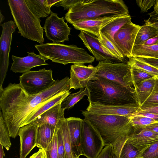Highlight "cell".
<instances>
[{
    "mask_svg": "<svg viewBox=\"0 0 158 158\" xmlns=\"http://www.w3.org/2000/svg\"><path fill=\"white\" fill-rule=\"evenodd\" d=\"M70 89L69 78L57 80L50 87L36 95H29L19 84L10 83L0 89V106L10 137L15 138L22 124L33 111L47 101Z\"/></svg>",
    "mask_w": 158,
    "mask_h": 158,
    "instance_id": "obj_1",
    "label": "cell"
},
{
    "mask_svg": "<svg viewBox=\"0 0 158 158\" xmlns=\"http://www.w3.org/2000/svg\"><path fill=\"white\" fill-rule=\"evenodd\" d=\"M88 120L99 133L104 146L111 145L114 158H117L122 147L134 132L129 117L117 115H97L82 111Z\"/></svg>",
    "mask_w": 158,
    "mask_h": 158,
    "instance_id": "obj_2",
    "label": "cell"
},
{
    "mask_svg": "<svg viewBox=\"0 0 158 158\" xmlns=\"http://www.w3.org/2000/svg\"><path fill=\"white\" fill-rule=\"evenodd\" d=\"M128 13V7L122 0H82L69 10L65 19L73 24L87 19Z\"/></svg>",
    "mask_w": 158,
    "mask_h": 158,
    "instance_id": "obj_3",
    "label": "cell"
},
{
    "mask_svg": "<svg viewBox=\"0 0 158 158\" xmlns=\"http://www.w3.org/2000/svg\"><path fill=\"white\" fill-rule=\"evenodd\" d=\"M89 102L109 105H123L136 103L134 91L103 77L89 81L87 85Z\"/></svg>",
    "mask_w": 158,
    "mask_h": 158,
    "instance_id": "obj_4",
    "label": "cell"
},
{
    "mask_svg": "<svg viewBox=\"0 0 158 158\" xmlns=\"http://www.w3.org/2000/svg\"><path fill=\"white\" fill-rule=\"evenodd\" d=\"M8 2L18 33L24 38L43 44L44 31L41 21L31 11L25 1L8 0Z\"/></svg>",
    "mask_w": 158,
    "mask_h": 158,
    "instance_id": "obj_5",
    "label": "cell"
},
{
    "mask_svg": "<svg viewBox=\"0 0 158 158\" xmlns=\"http://www.w3.org/2000/svg\"><path fill=\"white\" fill-rule=\"evenodd\" d=\"M35 46L40 55L52 62L64 65L69 63L91 64L95 60L84 48L73 44L52 43L36 44Z\"/></svg>",
    "mask_w": 158,
    "mask_h": 158,
    "instance_id": "obj_6",
    "label": "cell"
},
{
    "mask_svg": "<svg viewBox=\"0 0 158 158\" xmlns=\"http://www.w3.org/2000/svg\"><path fill=\"white\" fill-rule=\"evenodd\" d=\"M97 71L91 81L103 77L117 82L135 92L131 80V67L125 63L99 62Z\"/></svg>",
    "mask_w": 158,
    "mask_h": 158,
    "instance_id": "obj_7",
    "label": "cell"
},
{
    "mask_svg": "<svg viewBox=\"0 0 158 158\" xmlns=\"http://www.w3.org/2000/svg\"><path fill=\"white\" fill-rule=\"evenodd\" d=\"M52 71L45 68L38 71H29L19 77V84L29 95H36L50 87L56 81L52 77Z\"/></svg>",
    "mask_w": 158,
    "mask_h": 158,
    "instance_id": "obj_8",
    "label": "cell"
},
{
    "mask_svg": "<svg viewBox=\"0 0 158 158\" xmlns=\"http://www.w3.org/2000/svg\"><path fill=\"white\" fill-rule=\"evenodd\" d=\"M82 155L87 158H96L104 146L102 139L97 129L87 119L82 122Z\"/></svg>",
    "mask_w": 158,
    "mask_h": 158,
    "instance_id": "obj_9",
    "label": "cell"
},
{
    "mask_svg": "<svg viewBox=\"0 0 158 158\" xmlns=\"http://www.w3.org/2000/svg\"><path fill=\"white\" fill-rule=\"evenodd\" d=\"M97 61L112 63H125V58L117 57L109 51L98 37L88 32L81 31L78 35Z\"/></svg>",
    "mask_w": 158,
    "mask_h": 158,
    "instance_id": "obj_10",
    "label": "cell"
},
{
    "mask_svg": "<svg viewBox=\"0 0 158 158\" xmlns=\"http://www.w3.org/2000/svg\"><path fill=\"white\" fill-rule=\"evenodd\" d=\"M141 26L131 21L122 26L114 34L116 47L124 58L132 57V49L137 33Z\"/></svg>",
    "mask_w": 158,
    "mask_h": 158,
    "instance_id": "obj_11",
    "label": "cell"
},
{
    "mask_svg": "<svg viewBox=\"0 0 158 158\" xmlns=\"http://www.w3.org/2000/svg\"><path fill=\"white\" fill-rule=\"evenodd\" d=\"M2 30L0 38V89L5 78L9 64V55L13 33L17 26L12 20L2 24Z\"/></svg>",
    "mask_w": 158,
    "mask_h": 158,
    "instance_id": "obj_12",
    "label": "cell"
},
{
    "mask_svg": "<svg viewBox=\"0 0 158 158\" xmlns=\"http://www.w3.org/2000/svg\"><path fill=\"white\" fill-rule=\"evenodd\" d=\"M43 28L46 36L53 43L60 44L69 40L71 28L64 22V19L59 18L56 13L52 12L46 18Z\"/></svg>",
    "mask_w": 158,
    "mask_h": 158,
    "instance_id": "obj_13",
    "label": "cell"
},
{
    "mask_svg": "<svg viewBox=\"0 0 158 158\" xmlns=\"http://www.w3.org/2000/svg\"><path fill=\"white\" fill-rule=\"evenodd\" d=\"M86 110L97 115H117L129 117L138 111L140 106L136 103L119 106L103 104L98 102H89Z\"/></svg>",
    "mask_w": 158,
    "mask_h": 158,
    "instance_id": "obj_14",
    "label": "cell"
},
{
    "mask_svg": "<svg viewBox=\"0 0 158 158\" xmlns=\"http://www.w3.org/2000/svg\"><path fill=\"white\" fill-rule=\"evenodd\" d=\"M96 67L91 65L86 66L83 64L72 65L70 71V89L85 88L97 71Z\"/></svg>",
    "mask_w": 158,
    "mask_h": 158,
    "instance_id": "obj_15",
    "label": "cell"
},
{
    "mask_svg": "<svg viewBox=\"0 0 158 158\" xmlns=\"http://www.w3.org/2000/svg\"><path fill=\"white\" fill-rule=\"evenodd\" d=\"M27 53L28 55L24 57L12 56L13 62L10 70L13 72L23 73L33 67L48 64L45 62L48 59L40 54L37 55L33 52Z\"/></svg>",
    "mask_w": 158,
    "mask_h": 158,
    "instance_id": "obj_16",
    "label": "cell"
},
{
    "mask_svg": "<svg viewBox=\"0 0 158 158\" xmlns=\"http://www.w3.org/2000/svg\"><path fill=\"white\" fill-rule=\"evenodd\" d=\"M37 127V126L31 123L19 128L18 135L20 139V158H25L36 146Z\"/></svg>",
    "mask_w": 158,
    "mask_h": 158,
    "instance_id": "obj_17",
    "label": "cell"
},
{
    "mask_svg": "<svg viewBox=\"0 0 158 158\" xmlns=\"http://www.w3.org/2000/svg\"><path fill=\"white\" fill-rule=\"evenodd\" d=\"M158 142V133L144 127L134 129V132L126 141L141 152Z\"/></svg>",
    "mask_w": 158,
    "mask_h": 158,
    "instance_id": "obj_18",
    "label": "cell"
},
{
    "mask_svg": "<svg viewBox=\"0 0 158 158\" xmlns=\"http://www.w3.org/2000/svg\"><path fill=\"white\" fill-rule=\"evenodd\" d=\"M69 130L73 158L82 155L81 145L82 135V119L71 117L66 118Z\"/></svg>",
    "mask_w": 158,
    "mask_h": 158,
    "instance_id": "obj_19",
    "label": "cell"
},
{
    "mask_svg": "<svg viewBox=\"0 0 158 158\" xmlns=\"http://www.w3.org/2000/svg\"><path fill=\"white\" fill-rule=\"evenodd\" d=\"M120 16L112 15L94 19L86 20L73 23L74 28L93 34L98 38L100 35L101 29L107 23Z\"/></svg>",
    "mask_w": 158,
    "mask_h": 158,
    "instance_id": "obj_20",
    "label": "cell"
},
{
    "mask_svg": "<svg viewBox=\"0 0 158 158\" xmlns=\"http://www.w3.org/2000/svg\"><path fill=\"white\" fill-rule=\"evenodd\" d=\"M64 110L61 106V103L57 104L45 111L31 122L37 126L48 124L56 127L59 122L65 118Z\"/></svg>",
    "mask_w": 158,
    "mask_h": 158,
    "instance_id": "obj_21",
    "label": "cell"
},
{
    "mask_svg": "<svg viewBox=\"0 0 158 158\" xmlns=\"http://www.w3.org/2000/svg\"><path fill=\"white\" fill-rule=\"evenodd\" d=\"M70 93L69 91H67L60 94L39 106L29 114L24 121L21 127L30 123L34 120L39 116L57 104L61 103L63 99Z\"/></svg>",
    "mask_w": 158,
    "mask_h": 158,
    "instance_id": "obj_22",
    "label": "cell"
},
{
    "mask_svg": "<svg viewBox=\"0 0 158 158\" xmlns=\"http://www.w3.org/2000/svg\"><path fill=\"white\" fill-rule=\"evenodd\" d=\"M32 12L38 18L48 17L52 12L51 7L60 0H25Z\"/></svg>",
    "mask_w": 158,
    "mask_h": 158,
    "instance_id": "obj_23",
    "label": "cell"
},
{
    "mask_svg": "<svg viewBox=\"0 0 158 158\" xmlns=\"http://www.w3.org/2000/svg\"><path fill=\"white\" fill-rule=\"evenodd\" d=\"M131 16L129 14L119 16L104 26L100 30V32L103 34L116 47L114 40V34L122 26L131 21Z\"/></svg>",
    "mask_w": 158,
    "mask_h": 158,
    "instance_id": "obj_24",
    "label": "cell"
},
{
    "mask_svg": "<svg viewBox=\"0 0 158 158\" xmlns=\"http://www.w3.org/2000/svg\"><path fill=\"white\" fill-rule=\"evenodd\" d=\"M56 127L48 124L37 126L36 133V146L45 150L52 139Z\"/></svg>",
    "mask_w": 158,
    "mask_h": 158,
    "instance_id": "obj_25",
    "label": "cell"
},
{
    "mask_svg": "<svg viewBox=\"0 0 158 158\" xmlns=\"http://www.w3.org/2000/svg\"><path fill=\"white\" fill-rule=\"evenodd\" d=\"M156 78H152L143 81L134 88L135 102L140 106L151 94L155 85Z\"/></svg>",
    "mask_w": 158,
    "mask_h": 158,
    "instance_id": "obj_26",
    "label": "cell"
},
{
    "mask_svg": "<svg viewBox=\"0 0 158 158\" xmlns=\"http://www.w3.org/2000/svg\"><path fill=\"white\" fill-rule=\"evenodd\" d=\"M132 55L134 57L158 58V42L152 45H134Z\"/></svg>",
    "mask_w": 158,
    "mask_h": 158,
    "instance_id": "obj_27",
    "label": "cell"
},
{
    "mask_svg": "<svg viewBox=\"0 0 158 158\" xmlns=\"http://www.w3.org/2000/svg\"><path fill=\"white\" fill-rule=\"evenodd\" d=\"M158 36V28L145 24L141 26L137 34L134 45H142L148 39Z\"/></svg>",
    "mask_w": 158,
    "mask_h": 158,
    "instance_id": "obj_28",
    "label": "cell"
},
{
    "mask_svg": "<svg viewBox=\"0 0 158 158\" xmlns=\"http://www.w3.org/2000/svg\"><path fill=\"white\" fill-rule=\"evenodd\" d=\"M89 92L87 86L85 88L80 89L77 92L69 94L61 103V108L64 109H69L74 106L85 96L89 97Z\"/></svg>",
    "mask_w": 158,
    "mask_h": 158,
    "instance_id": "obj_29",
    "label": "cell"
},
{
    "mask_svg": "<svg viewBox=\"0 0 158 158\" xmlns=\"http://www.w3.org/2000/svg\"><path fill=\"white\" fill-rule=\"evenodd\" d=\"M62 131L65 150V158H73L72 144L67 122L65 118L60 121Z\"/></svg>",
    "mask_w": 158,
    "mask_h": 158,
    "instance_id": "obj_30",
    "label": "cell"
},
{
    "mask_svg": "<svg viewBox=\"0 0 158 158\" xmlns=\"http://www.w3.org/2000/svg\"><path fill=\"white\" fill-rule=\"evenodd\" d=\"M126 63L130 66L135 67L158 78V69L139 60L135 58L129 59Z\"/></svg>",
    "mask_w": 158,
    "mask_h": 158,
    "instance_id": "obj_31",
    "label": "cell"
},
{
    "mask_svg": "<svg viewBox=\"0 0 158 158\" xmlns=\"http://www.w3.org/2000/svg\"><path fill=\"white\" fill-rule=\"evenodd\" d=\"M0 143L8 151L11 145L10 136L2 111H0Z\"/></svg>",
    "mask_w": 158,
    "mask_h": 158,
    "instance_id": "obj_32",
    "label": "cell"
},
{
    "mask_svg": "<svg viewBox=\"0 0 158 158\" xmlns=\"http://www.w3.org/2000/svg\"><path fill=\"white\" fill-rule=\"evenodd\" d=\"M130 67L131 80L134 88L143 81L156 77L153 75L135 67L130 66Z\"/></svg>",
    "mask_w": 158,
    "mask_h": 158,
    "instance_id": "obj_33",
    "label": "cell"
},
{
    "mask_svg": "<svg viewBox=\"0 0 158 158\" xmlns=\"http://www.w3.org/2000/svg\"><path fill=\"white\" fill-rule=\"evenodd\" d=\"M141 152L131 144L126 143L117 158H137Z\"/></svg>",
    "mask_w": 158,
    "mask_h": 158,
    "instance_id": "obj_34",
    "label": "cell"
},
{
    "mask_svg": "<svg viewBox=\"0 0 158 158\" xmlns=\"http://www.w3.org/2000/svg\"><path fill=\"white\" fill-rule=\"evenodd\" d=\"M129 117L134 129L143 127L156 122L152 118L143 116L132 114Z\"/></svg>",
    "mask_w": 158,
    "mask_h": 158,
    "instance_id": "obj_35",
    "label": "cell"
},
{
    "mask_svg": "<svg viewBox=\"0 0 158 158\" xmlns=\"http://www.w3.org/2000/svg\"><path fill=\"white\" fill-rule=\"evenodd\" d=\"M60 121L56 127L57 139L58 158H65V153L63 137Z\"/></svg>",
    "mask_w": 158,
    "mask_h": 158,
    "instance_id": "obj_36",
    "label": "cell"
},
{
    "mask_svg": "<svg viewBox=\"0 0 158 158\" xmlns=\"http://www.w3.org/2000/svg\"><path fill=\"white\" fill-rule=\"evenodd\" d=\"M98 38L103 46L111 53L117 57L125 58L116 46L103 34L100 32V35Z\"/></svg>",
    "mask_w": 158,
    "mask_h": 158,
    "instance_id": "obj_37",
    "label": "cell"
},
{
    "mask_svg": "<svg viewBox=\"0 0 158 158\" xmlns=\"http://www.w3.org/2000/svg\"><path fill=\"white\" fill-rule=\"evenodd\" d=\"M45 150L47 158H58V153L56 128L53 137Z\"/></svg>",
    "mask_w": 158,
    "mask_h": 158,
    "instance_id": "obj_38",
    "label": "cell"
},
{
    "mask_svg": "<svg viewBox=\"0 0 158 158\" xmlns=\"http://www.w3.org/2000/svg\"><path fill=\"white\" fill-rule=\"evenodd\" d=\"M139 156L144 158H158V142L141 152Z\"/></svg>",
    "mask_w": 158,
    "mask_h": 158,
    "instance_id": "obj_39",
    "label": "cell"
},
{
    "mask_svg": "<svg viewBox=\"0 0 158 158\" xmlns=\"http://www.w3.org/2000/svg\"><path fill=\"white\" fill-rule=\"evenodd\" d=\"M157 104H158V78L156 77L155 85L151 94L141 106Z\"/></svg>",
    "mask_w": 158,
    "mask_h": 158,
    "instance_id": "obj_40",
    "label": "cell"
},
{
    "mask_svg": "<svg viewBox=\"0 0 158 158\" xmlns=\"http://www.w3.org/2000/svg\"><path fill=\"white\" fill-rule=\"evenodd\" d=\"M155 1V0H138L136 1V3L140 8L141 12L143 13L147 12L149 9L154 5Z\"/></svg>",
    "mask_w": 158,
    "mask_h": 158,
    "instance_id": "obj_41",
    "label": "cell"
},
{
    "mask_svg": "<svg viewBox=\"0 0 158 158\" xmlns=\"http://www.w3.org/2000/svg\"><path fill=\"white\" fill-rule=\"evenodd\" d=\"M82 0H62L55 3L53 6H62L64 10L69 9L81 2Z\"/></svg>",
    "mask_w": 158,
    "mask_h": 158,
    "instance_id": "obj_42",
    "label": "cell"
},
{
    "mask_svg": "<svg viewBox=\"0 0 158 158\" xmlns=\"http://www.w3.org/2000/svg\"><path fill=\"white\" fill-rule=\"evenodd\" d=\"M96 158H114L113 146L111 145L106 146Z\"/></svg>",
    "mask_w": 158,
    "mask_h": 158,
    "instance_id": "obj_43",
    "label": "cell"
},
{
    "mask_svg": "<svg viewBox=\"0 0 158 158\" xmlns=\"http://www.w3.org/2000/svg\"><path fill=\"white\" fill-rule=\"evenodd\" d=\"M138 111L158 114V104L140 106Z\"/></svg>",
    "mask_w": 158,
    "mask_h": 158,
    "instance_id": "obj_44",
    "label": "cell"
},
{
    "mask_svg": "<svg viewBox=\"0 0 158 158\" xmlns=\"http://www.w3.org/2000/svg\"><path fill=\"white\" fill-rule=\"evenodd\" d=\"M135 58L139 60L158 69V58L143 57Z\"/></svg>",
    "mask_w": 158,
    "mask_h": 158,
    "instance_id": "obj_45",
    "label": "cell"
},
{
    "mask_svg": "<svg viewBox=\"0 0 158 158\" xmlns=\"http://www.w3.org/2000/svg\"><path fill=\"white\" fill-rule=\"evenodd\" d=\"M132 114L143 116L148 117L152 119L156 122H158V114L141 111H137Z\"/></svg>",
    "mask_w": 158,
    "mask_h": 158,
    "instance_id": "obj_46",
    "label": "cell"
},
{
    "mask_svg": "<svg viewBox=\"0 0 158 158\" xmlns=\"http://www.w3.org/2000/svg\"><path fill=\"white\" fill-rule=\"evenodd\" d=\"M29 158H47L45 150L39 148L37 152L33 154Z\"/></svg>",
    "mask_w": 158,
    "mask_h": 158,
    "instance_id": "obj_47",
    "label": "cell"
},
{
    "mask_svg": "<svg viewBox=\"0 0 158 158\" xmlns=\"http://www.w3.org/2000/svg\"><path fill=\"white\" fill-rule=\"evenodd\" d=\"M143 127L147 130L158 133V122L150 124Z\"/></svg>",
    "mask_w": 158,
    "mask_h": 158,
    "instance_id": "obj_48",
    "label": "cell"
},
{
    "mask_svg": "<svg viewBox=\"0 0 158 158\" xmlns=\"http://www.w3.org/2000/svg\"><path fill=\"white\" fill-rule=\"evenodd\" d=\"M158 42V36L151 38L145 42L142 45H152L156 44Z\"/></svg>",
    "mask_w": 158,
    "mask_h": 158,
    "instance_id": "obj_49",
    "label": "cell"
},
{
    "mask_svg": "<svg viewBox=\"0 0 158 158\" xmlns=\"http://www.w3.org/2000/svg\"><path fill=\"white\" fill-rule=\"evenodd\" d=\"M144 21L145 24L151 25L158 28V19H148L145 20Z\"/></svg>",
    "mask_w": 158,
    "mask_h": 158,
    "instance_id": "obj_50",
    "label": "cell"
},
{
    "mask_svg": "<svg viewBox=\"0 0 158 158\" xmlns=\"http://www.w3.org/2000/svg\"><path fill=\"white\" fill-rule=\"evenodd\" d=\"M150 17L149 19H158V14H156L152 12L148 14Z\"/></svg>",
    "mask_w": 158,
    "mask_h": 158,
    "instance_id": "obj_51",
    "label": "cell"
},
{
    "mask_svg": "<svg viewBox=\"0 0 158 158\" xmlns=\"http://www.w3.org/2000/svg\"><path fill=\"white\" fill-rule=\"evenodd\" d=\"M154 9V11L152 12L158 14V0H155Z\"/></svg>",
    "mask_w": 158,
    "mask_h": 158,
    "instance_id": "obj_52",
    "label": "cell"
},
{
    "mask_svg": "<svg viewBox=\"0 0 158 158\" xmlns=\"http://www.w3.org/2000/svg\"><path fill=\"white\" fill-rule=\"evenodd\" d=\"M4 156L5 154L4 153L3 146L0 143V158H3V156Z\"/></svg>",
    "mask_w": 158,
    "mask_h": 158,
    "instance_id": "obj_53",
    "label": "cell"
},
{
    "mask_svg": "<svg viewBox=\"0 0 158 158\" xmlns=\"http://www.w3.org/2000/svg\"><path fill=\"white\" fill-rule=\"evenodd\" d=\"M0 25L1 26L2 24V23L3 22L5 18L4 16L2 14L1 11H0Z\"/></svg>",
    "mask_w": 158,
    "mask_h": 158,
    "instance_id": "obj_54",
    "label": "cell"
},
{
    "mask_svg": "<svg viewBox=\"0 0 158 158\" xmlns=\"http://www.w3.org/2000/svg\"><path fill=\"white\" fill-rule=\"evenodd\" d=\"M137 158H144L141 157L139 156Z\"/></svg>",
    "mask_w": 158,
    "mask_h": 158,
    "instance_id": "obj_55",
    "label": "cell"
},
{
    "mask_svg": "<svg viewBox=\"0 0 158 158\" xmlns=\"http://www.w3.org/2000/svg\"><path fill=\"white\" fill-rule=\"evenodd\" d=\"M79 158V157H75V158Z\"/></svg>",
    "mask_w": 158,
    "mask_h": 158,
    "instance_id": "obj_56",
    "label": "cell"
},
{
    "mask_svg": "<svg viewBox=\"0 0 158 158\" xmlns=\"http://www.w3.org/2000/svg\"></svg>",
    "mask_w": 158,
    "mask_h": 158,
    "instance_id": "obj_57",
    "label": "cell"
}]
</instances>
